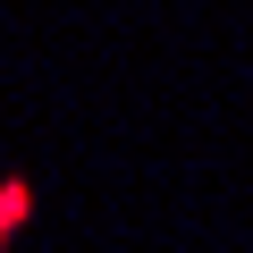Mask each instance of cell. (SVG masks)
<instances>
[{
  "mask_svg": "<svg viewBox=\"0 0 253 253\" xmlns=\"http://www.w3.org/2000/svg\"><path fill=\"white\" fill-rule=\"evenodd\" d=\"M26 219H34V186L26 177H0V245H9Z\"/></svg>",
  "mask_w": 253,
  "mask_h": 253,
  "instance_id": "obj_1",
  "label": "cell"
}]
</instances>
